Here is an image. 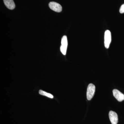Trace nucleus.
Instances as JSON below:
<instances>
[{
  "label": "nucleus",
  "mask_w": 124,
  "mask_h": 124,
  "mask_svg": "<svg viewBox=\"0 0 124 124\" xmlns=\"http://www.w3.org/2000/svg\"><path fill=\"white\" fill-rule=\"evenodd\" d=\"M95 85L92 84H89L88 86L86 92V97L88 100H90L93 98L95 93Z\"/></svg>",
  "instance_id": "1"
},
{
  "label": "nucleus",
  "mask_w": 124,
  "mask_h": 124,
  "mask_svg": "<svg viewBox=\"0 0 124 124\" xmlns=\"http://www.w3.org/2000/svg\"><path fill=\"white\" fill-rule=\"evenodd\" d=\"M111 41V35L110 31L107 30L104 33V44L105 48L108 49Z\"/></svg>",
  "instance_id": "2"
},
{
  "label": "nucleus",
  "mask_w": 124,
  "mask_h": 124,
  "mask_svg": "<svg viewBox=\"0 0 124 124\" xmlns=\"http://www.w3.org/2000/svg\"><path fill=\"white\" fill-rule=\"evenodd\" d=\"M61 45L60 46V51L63 55H65L66 54L67 48L68 46L67 38L66 36H64L62 37Z\"/></svg>",
  "instance_id": "3"
},
{
  "label": "nucleus",
  "mask_w": 124,
  "mask_h": 124,
  "mask_svg": "<svg viewBox=\"0 0 124 124\" xmlns=\"http://www.w3.org/2000/svg\"><path fill=\"white\" fill-rule=\"evenodd\" d=\"M49 8L55 12L60 13L62 10V7L61 5L55 2H51L49 3Z\"/></svg>",
  "instance_id": "4"
},
{
  "label": "nucleus",
  "mask_w": 124,
  "mask_h": 124,
  "mask_svg": "<svg viewBox=\"0 0 124 124\" xmlns=\"http://www.w3.org/2000/svg\"><path fill=\"white\" fill-rule=\"evenodd\" d=\"M108 116L112 124H117L118 120V116L116 112L113 111H110Z\"/></svg>",
  "instance_id": "5"
},
{
  "label": "nucleus",
  "mask_w": 124,
  "mask_h": 124,
  "mask_svg": "<svg viewBox=\"0 0 124 124\" xmlns=\"http://www.w3.org/2000/svg\"><path fill=\"white\" fill-rule=\"evenodd\" d=\"M113 96L116 99V100L119 102H121L124 100V95L119 91L117 89L113 90Z\"/></svg>",
  "instance_id": "6"
},
{
  "label": "nucleus",
  "mask_w": 124,
  "mask_h": 124,
  "mask_svg": "<svg viewBox=\"0 0 124 124\" xmlns=\"http://www.w3.org/2000/svg\"><path fill=\"white\" fill-rule=\"evenodd\" d=\"M4 2L8 9L13 10L15 8V5L13 0H4Z\"/></svg>",
  "instance_id": "7"
},
{
  "label": "nucleus",
  "mask_w": 124,
  "mask_h": 124,
  "mask_svg": "<svg viewBox=\"0 0 124 124\" xmlns=\"http://www.w3.org/2000/svg\"><path fill=\"white\" fill-rule=\"evenodd\" d=\"M39 94L40 95H44L50 98L53 99L54 98V96L51 94L46 93L42 90H40L39 92Z\"/></svg>",
  "instance_id": "8"
},
{
  "label": "nucleus",
  "mask_w": 124,
  "mask_h": 124,
  "mask_svg": "<svg viewBox=\"0 0 124 124\" xmlns=\"http://www.w3.org/2000/svg\"><path fill=\"white\" fill-rule=\"evenodd\" d=\"M120 13L121 14H123L124 13V4L121 6L120 7L119 10Z\"/></svg>",
  "instance_id": "9"
}]
</instances>
